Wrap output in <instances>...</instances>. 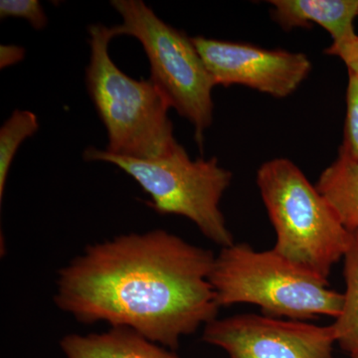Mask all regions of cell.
I'll return each mask as SVG.
<instances>
[{"label": "cell", "instance_id": "4fadbf2b", "mask_svg": "<svg viewBox=\"0 0 358 358\" xmlns=\"http://www.w3.org/2000/svg\"><path fill=\"white\" fill-rule=\"evenodd\" d=\"M39 129L37 115L30 110H15L0 129V202L3 199L7 176L18 148Z\"/></svg>", "mask_w": 358, "mask_h": 358}, {"label": "cell", "instance_id": "30bf717a", "mask_svg": "<svg viewBox=\"0 0 358 358\" xmlns=\"http://www.w3.org/2000/svg\"><path fill=\"white\" fill-rule=\"evenodd\" d=\"M65 358H180L128 327L101 334H68L60 341Z\"/></svg>", "mask_w": 358, "mask_h": 358}, {"label": "cell", "instance_id": "5bb4252c", "mask_svg": "<svg viewBox=\"0 0 358 358\" xmlns=\"http://www.w3.org/2000/svg\"><path fill=\"white\" fill-rule=\"evenodd\" d=\"M338 155L358 162V77L352 73H348L345 134Z\"/></svg>", "mask_w": 358, "mask_h": 358}, {"label": "cell", "instance_id": "2e32d148", "mask_svg": "<svg viewBox=\"0 0 358 358\" xmlns=\"http://www.w3.org/2000/svg\"><path fill=\"white\" fill-rule=\"evenodd\" d=\"M324 53L341 58L345 63L348 73L358 77V35L331 44Z\"/></svg>", "mask_w": 358, "mask_h": 358}, {"label": "cell", "instance_id": "e0dca14e", "mask_svg": "<svg viewBox=\"0 0 358 358\" xmlns=\"http://www.w3.org/2000/svg\"><path fill=\"white\" fill-rule=\"evenodd\" d=\"M25 49L17 45H1L0 46V68L8 67L23 60Z\"/></svg>", "mask_w": 358, "mask_h": 358}, {"label": "cell", "instance_id": "ba28073f", "mask_svg": "<svg viewBox=\"0 0 358 358\" xmlns=\"http://www.w3.org/2000/svg\"><path fill=\"white\" fill-rule=\"evenodd\" d=\"M192 39L216 85H243L285 98L299 88L312 70V63L303 53L268 50L203 36Z\"/></svg>", "mask_w": 358, "mask_h": 358}, {"label": "cell", "instance_id": "7a4b0ae2", "mask_svg": "<svg viewBox=\"0 0 358 358\" xmlns=\"http://www.w3.org/2000/svg\"><path fill=\"white\" fill-rule=\"evenodd\" d=\"M88 32L90 62L85 81L107 131L105 150L138 159L173 154L180 145L174 138L166 96L150 80H134L115 64L109 53L114 39L110 27L93 24Z\"/></svg>", "mask_w": 358, "mask_h": 358}, {"label": "cell", "instance_id": "52a82bcc", "mask_svg": "<svg viewBox=\"0 0 358 358\" xmlns=\"http://www.w3.org/2000/svg\"><path fill=\"white\" fill-rule=\"evenodd\" d=\"M202 339L230 358H336L331 326L256 313L212 320L204 327Z\"/></svg>", "mask_w": 358, "mask_h": 358}, {"label": "cell", "instance_id": "ac0fdd59", "mask_svg": "<svg viewBox=\"0 0 358 358\" xmlns=\"http://www.w3.org/2000/svg\"><path fill=\"white\" fill-rule=\"evenodd\" d=\"M352 358H358V355H355V357H352Z\"/></svg>", "mask_w": 358, "mask_h": 358}, {"label": "cell", "instance_id": "9a60e30c", "mask_svg": "<svg viewBox=\"0 0 358 358\" xmlns=\"http://www.w3.org/2000/svg\"><path fill=\"white\" fill-rule=\"evenodd\" d=\"M22 18L34 29L42 30L48 24V17L38 0H1L0 18Z\"/></svg>", "mask_w": 358, "mask_h": 358}, {"label": "cell", "instance_id": "9c48e42d", "mask_svg": "<svg viewBox=\"0 0 358 358\" xmlns=\"http://www.w3.org/2000/svg\"><path fill=\"white\" fill-rule=\"evenodd\" d=\"M273 20L282 29L308 28L313 23L326 29L338 43L355 35L353 20L358 0H272Z\"/></svg>", "mask_w": 358, "mask_h": 358}, {"label": "cell", "instance_id": "5b68a950", "mask_svg": "<svg viewBox=\"0 0 358 358\" xmlns=\"http://www.w3.org/2000/svg\"><path fill=\"white\" fill-rule=\"evenodd\" d=\"M83 157L113 164L131 176L150 195V206L157 213L189 219L221 248L235 243L219 207L232 173L219 166L216 157L192 160L182 145L155 159L120 157L95 147L86 148Z\"/></svg>", "mask_w": 358, "mask_h": 358}, {"label": "cell", "instance_id": "8fae6325", "mask_svg": "<svg viewBox=\"0 0 358 358\" xmlns=\"http://www.w3.org/2000/svg\"><path fill=\"white\" fill-rule=\"evenodd\" d=\"M315 187L350 232L358 231V162L338 155L320 174Z\"/></svg>", "mask_w": 358, "mask_h": 358}, {"label": "cell", "instance_id": "7c38bea8", "mask_svg": "<svg viewBox=\"0 0 358 358\" xmlns=\"http://www.w3.org/2000/svg\"><path fill=\"white\" fill-rule=\"evenodd\" d=\"M343 260L345 280L343 305L331 326L336 343L352 357L358 355V231L353 232L352 243Z\"/></svg>", "mask_w": 358, "mask_h": 358}, {"label": "cell", "instance_id": "277c9868", "mask_svg": "<svg viewBox=\"0 0 358 358\" xmlns=\"http://www.w3.org/2000/svg\"><path fill=\"white\" fill-rule=\"evenodd\" d=\"M209 281L219 307L252 303L275 319H336L343 305V294L329 289L327 280L296 267L273 249L256 251L247 243L221 249Z\"/></svg>", "mask_w": 358, "mask_h": 358}, {"label": "cell", "instance_id": "6da1fadb", "mask_svg": "<svg viewBox=\"0 0 358 358\" xmlns=\"http://www.w3.org/2000/svg\"><path fill=\"white\" fill-rule=\"evenodd\" d=\"M216 256L166 230L90 245L58 273L54 301L78 322L128 327L171 350L217 319Z\"/></svg>", "mask_w": 358, "mask_h": 358}, {"label": "cell", "instance_id": "8992f818", "mask_svg": "<svg viewBox=\"0 0 358 358\" xmlns=\"http://www.w3.org/2000/svg\"><path fill=\"white\" fill-rule=\"evenodd\" d=\"M110 6L122 20L110 27L113 36L138 40L150 62V81L171 108L192 122L201 148L205 131L213 122L212 90L216 84L192 39L160 20L141 0H112Z\"/></svg>", "mask_w": 358, "mask_h": 358}, {"label": "cell", "instance_id": "3957f363", "mask_svg": "<svg viewBox=\"0 0 358 358\" xmlns=\"http://www.w3.org/2000/svg\"><path fill=\"white\" fill-rule=\"evenodd\" d=\"M257 185L277 236L273 250L296 267L329 279L345 258L353 232L291 160L265 162Z\"/></svg>", "mask_w": 358, "mask_h": 358}]
</instances>
